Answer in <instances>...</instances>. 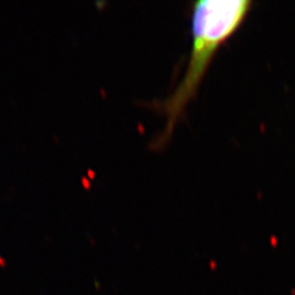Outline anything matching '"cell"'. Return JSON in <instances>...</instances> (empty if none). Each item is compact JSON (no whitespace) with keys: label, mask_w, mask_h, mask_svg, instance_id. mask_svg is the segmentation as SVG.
<instances>
[{"label":"cell","mask_w":295,"mask_h":295,"mask_svg":"<svg viewBox=\"0 0 295 295\" xmlns=\"http://www.w3.org/2000/svg\"><path fill=\"white\" fill-rule=\"evenodd\" d=\"M249 0H199L191 8V48L187 67L174 91L156 105L165 116V126L155 148L169 141L176 125L195 98L219 49L232 37L252 10Z\"/></svg>","instance_id":"cell-1"}]
</instances>
